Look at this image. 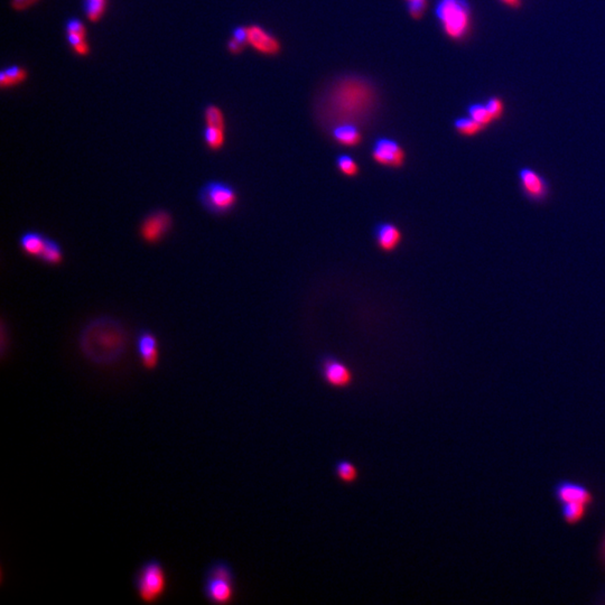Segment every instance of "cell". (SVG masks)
Returning <instances> with one entry per match:
<instances>
[{
	"instance_id": "1",
	"label": "cell",
	"mask_w": 605,
	"mask_h": 605,
	"mask_svg": "<svg viewBox=\"0 0 605 605\" xmlns=\"http://www.w3.org/2000/svg\"><path fill=\"white\" fill-rule=\"evenodd\" d=\"M376 90L370 82L358 77L337 80L322 98L321 116L335 127L358 124L372 112L376 105Z\"/></svg>"
},
{
	"instance_id": "2",
	"label": "cell",
	"mask_w": 605,
	"mask_h": 605,
	"mask_svg": "<svg viewBox=\"0 0 605 605\" xmlns=\"http://www.w3.org/2000/svg\"><path fill=\"white\" fill-rule=\"evenodd\" d=\"M128 335L119 320L99 316L85 324L80 332L79 347L90 362L110 366L118 362L127 350Z\"/></svg>"
},
{
	"instance_id": "3",
	"label": "cell",
	"mask_w": 605,
	"mask_h": 605,
	"mask_svg": "<svg viewBox=\"0 0 605 605\" xmlns=\"http://www.w3.org/2000/svg\"><path fill=\"white\" fill-rule=\"evenodd\" d=\"M134 587L142 602L153 604L161 601L169 589V577L163 564L157 559L142 564L135 574Z\"/></svg>"
},
{
	"instance_id": "4",
	"label": "cell",
	"mask_w": 605,
	"mask_h": 605,
	"mask_svg": "<svg viewBox=\"0 0 605 605\" xmlns=\"http://www.w3.org/2000/svg\"><path fill=\"white\" fill-rule=\"evenodd\" d=\"M436 14L451 38L461 40L465 36L471 24V11L465 0H440Z\"/></svg>"
},
{
	"instance_id": "5",
	"label": "cell",
	"mask_w": 605,
	"mask_h": 605,
	"mask_svg": "<svg viewBox=\"0 0 605 605\" xmlns=\"http://www.w3.org/2000/svg\"><path fill=\"white\" fill-rule=\"evenodd\" d=\"M199 202L204 210L214 216H223L233 210L237 204L238 195L234 187L220 181L206 182L201 186Z\"/></svg>"
},
{
	"instance_id": "6",
	"label": "cell",
	"mask_w": 605,
	"mask_h": 605,
	"mask_svg": "<svg viewBox=\"0 0 605 605\" xmlns=\"http://www.w3.org/2000/svg\"><path fill=\"white\" fill-rule=\"evenodd\" d=\"M519 190L529 202H546L549 199L550 184L546 177L532 167H521L518 171Z\"/></svg>"
},
{
	"instance_id": "7",
	"label": "cell",
	"mask_w": 605,
	"mask_h": 605,
	"mask_svg": "<svg viewBox=\"0 0 605 605\" xmlns=\"http://www.w3.org/2000/svg\"><path fill=\"white\" fill-rule=\"evenodd\" d=\"M173 226L171 214L166 210H154L142 219L140 234L144 241L155 245L165 238Z\"/></svg>"
},
{
	"instance_id": "8",
	"label": "cell",
	"mask_w": 605,
	"mask_h": 605,
	"mask_svg": "<svg viewBox=\"0 0 605 605\" xmlns=\"http://www.w3.org/2000/svg\"><path fill=\"white\" fill-rule=\"evenodd\" d=\"M553 493L556 501L559 505L585 503L591 507L595 500L592 491L585 484L571 481V480H562L557 482L554 487Z\"/></svg>"
},
{
	"instance_id": "9",
	"label": "cell",
	"mask_w": 605,
	"mask_h": 605,
	"mask_svg": "<svg viewBox=\"0 0 605 605\" xmlns=\"http://www.w3.org/2000/svg\"><path fill=\"white\" fill-rule=\"evenodd\" d=\"M321 374L324 382L337 389L349 388L353 382V374L350 369L333 357L323 359L321 363Z\"/></svg>"
},
{
	"instance_id": "10",
	"label": "cell",
	"mask_w": 605,
	"mask_h": 605,
	"mask_svg": "<svg viewBox=\"0 0 605 605\" xmlns=\"http://www.w3.org/2000/svg\"><path fill=\"white\" fill-rule=\"evenodd\" d=\"M204 596L216 604H229L236 596V581L220 577H204Z\"/></svg>"
},
{
	"instance_id": "11",
	"label": "cell",
	"mask_w": 605,
	"mask_h": 605,
	"mask_svg": "<svg viewBox=\"0 0 605 605\" xmlns=\"http://www.w3.org/2000/svg\"><path fill=\"white\" fill-rule=\"evenodd\" d=\"M374 161L390 167H400L405 162L403 148L395 140L382 138L376 142L372 152Z\"/></svg>"
},
{
	"instance_id": "12",
	"label": "cell",
	"mask_w": 605,
	"mask_h": 605,
	"mask_svg": "<svg viewBox=\"0 0 605 605\" xmlns=\"http://www.w3.org/2000/svg\"><path fill=\"white\" fill-rule=\"evenodd\" d=\"M137 351L142 366L147 370H154L159 361V349L157 337L147 330H142L137 337Z\"/></svg>"
},
{
	"instance_id": "13",
	"label": "cell",
	"mask_w": 605,
	"mask_h": 605,
	"mask_svg": "<svg viewBox=\"0 0 605 605\" xmlns=\"http://www.w3.org/2000/svg\"><path fill=\"white\" fill-rule=\"evenodd\" d=\"M66 38L73 52L79 56H89L90 45L87 40V28L80 19H71L65 26Z\"/></svg>"
},
{
	"instance_id": "14",
	"label": "cell",
	"mask_w": 605,
	"mask_h": 605,
	"mask_svg": "<svg viewBox=\"0 0 605 605\" xmlns=\"http://www.w3.org/2000/svg\"><path fill=\"white\" fill-rule=\"evenodd\" d=\"M248 43L256 51L266 56H273L279 51V43L276 37L257 25L248 27Z\"/></svg>"
},
{
	"instance_id": "15",
	"label": "cell",
	"mask_w": 605,
	"mask_h": 605,
	"mask_svg": "<svg viewBox=\"0 0 605 605\" xmlns=\"http://www.w3.org/2000/svg\"><path fill=\"white\" fill-rule=\"evenodd\" d=\"M376 238L378 245L384 251H395L401 240V233L397 226L391 223H382L377 226Z\"/></svg>"
},
{
	"instance_id": "16",
	"label": "cell",
	"mask_w": 605,
	"mask_h": 605,
	"mask_svg": "<svg viewBox=\"0 0 605 605\" xmlns=\"http://www.w3.org/2000/svg\"><path fill=\"white\" fill-rule=\"evenodd\" d=\"M48 237L41 232L27 231L21 236L19 239V246L21 251H24L29 257L40 259L45 245H46Z\"/></svg>"
},
{
	"instance_id": "17",
	"label": "cell",
	"mask_w": 605,
	"mask_h": 605,
	"mask_svg": "<svg viewBox=\"0 0 605 605\" xmlns=\"http://www.w3.org/2000/svg\"><path fill=\"white\" fill-rule=\"evenodd\" d=\"M589 508L585 503H564L561 505L562 518L569 526H577L584 520Z\"/></svg>"
},
{
	"instance_id": "18",
	"label": "cell",
	"mask_w": 605,
	"mask_h": 605,
	"mask_svg": "<svg viewBox=\"0 0 605 605\" xmlns=\"http://www.w3.org/2000/svg\"><path fill=\"white\" fill-rule=\"evenodd\" d=\"M28 72L19 65L9 66L0 72V87L3 89L16 87L26 81Z\"/></svg>"
},
{
	"instance_id": "19",
	"label": "cell",
	"mask_w": 605,
	"mask_h": 605,
	"mask_svg": "<svg viewBox=\"0 0 605 605\" xmlns=\"http://www.w3.org/2000/svg\"><path fill=\"white\" fill-rule=\"evenodd\" d=\"M333 136L344 146H357L361 142V135L354 125L343 124L335 127Z\"/></svg>"
},
{
	"instance_id": "20",
	"label": "cell",
	"mask_w": 605,
	"mask_h": 605,
	"mask_svg": "<svg viewBox=\"0 0 605 605\" xmlns=\"http://www.w3.org/2000/svg\"><path fill=\"white\" fill-rule=\"evenodd\" d=\"M40 261L50 266H58L63 261V251L56 240L48 237Z\"/></svg>"
},
{
	"instance_id": "21",
	"label": "cell",
	"mask_w": 605,
	"mask_h": 605,
	"mask_svg": "<svg viewBox=\"0 0 605 605\" xmlns=\"http://www.w3.org/2000/svg\"><path fill=\"white\" fill-rule=\"evenodd\" d=\"M335 473L340 481L344 484L355 483L359 479V470L351 461H337L335 464Z\"/></svg>"
},
{
	"instance_id": "22",
	"label": "cell",
	"mask_w": 605,
	"mask_h": 605,
	"mask_svg": "<svg viewBox=\"0 0 605 605\" xmlns=\"http://www.w3.org/2000/svg\"><path fill=\"white\" fill-rule=\"evenodd\" d=\"M108 0H85V11L88 21L93 24L99 23L105 16Z\"/></svg>"
},
{
	"instance_id": "23",
	"label": "cell",
	"mask_w": 605,
	"mask_h": 605,
	"mask_svg": "<svg viewBox=\"0 0 605 605\" xmlns=\"http://www.w3.org/2000/svg\"><path fill=\"white\" fill-rule=\"evenodd\" d=\"M204 140L209 149L219 150L223 147L226 142V130L216 127L206 126L204 128Z\"/></svg>"
},
{
	"instance_id": "24",
	"label": "cell",
	"mask_w": 605,
	"mask_h": 605,
	"mask_svg": "<svg viewBox=\"0 0 605 605\" xmlns=\"http://www.w3.org/2000/svg\"><path fill=\"white\" fill-rule=\"evenodd\" d=\"M454 127L461 135L468 136V137H472V136L480 134L485 128L470 116L456 119Z\"/></svg>"
},
{
	"instance_id": "25",
	"label": "cell",
	"mask_w": 605,
	"mask_h": 605,
	"mask_svg": "<svg viewBox=\"0 0 605 605\" xmlns=\"http://www.w3.org/2000/svg\"><path fill=\"white\" fill-rule=\"evenodd\" d=\"M468 116L484 127H487L488 125L491 124L495 120L493 115L488 110L485 103L484 105L483 103H473V105H470L468 107Z\"/></svg>"
},
{
	"instance_id": "26",
	"label": "cell",
	"mask_w": 605,
	"mask_h": 605,
	"mask_svg": "<svg viewBox=\"0 0 605 605\" xmlns=\"http://www.w3.org/2000/svg\"><path fill=\"white\" fill-rule=\"evenodd\" d=\"M204 121L206 126L216 127L226 130V119L223 112L218 105H209L204 111Z\"/></svg>"
},
{
	"instance_id": "27",
	"label": "cell",
	"mask_w": 605,
	"mask_h": 605,
	"mask_svg": "<svg viewBox=\"0 0 605 605\" xmlns=\"http://www.w3.org/2000/svg\"><path fill=\"white\" fill-rule=\"evenodd\" d=\"M337 167L345 177H355L358 174V165L351 156L341 155L337 158Z\"/></svg>"
},
{
	"instance_id": "28",
	"label": "cell",
	"mask_w": 605,
	"mask_h": 605,
	"mask_svg": "<svg viewBox=\"0 0 605 605\" xmlns=\"http://www.w3.org/2000/svg\"><path fill=\"white\" fill-rule=\"evenodd\" d=\"M408 11L414 19H419L423 16L424 11L426 9L427 0H407Z\"/></svg>"
},
{
	"instance_id": "29",
	"label": "cell",
	"mask_w": 605,
	"mask_h": 605,
	"mask_svg": "<svg viewBox=\"0 0 605 605\" xmlns=\"http://www.w3.org/2000/svg\"><path fill=\"white\" fill-rule=\"evenodd\" d=\"M485 105H487L488 110L493 115L495 120V119L500 118L503 111V101L500 99H498V98H490Z\"/></svg>"
},
{
	"instance_id": "30",
	"label": "cell",
	"mask_w": 605,
	"mask_h": 605,
	"mask_svg": "<svg viewBox=\"0 0 605 605\" xmlns=\"http://www.w3.org/2000/svg\"><path fill=\"white\" fill-rule=\"evenodd\" d=\"M40 0H11V9L16 11H25L36 5Z\"/></svg>"
},
{
	"instance_id": "31",
	"label": "cell",
	"mask_w": 605,
	"mask_h": 605,
	"mask_svg": "<svg viewBox=\"0 0 605 605\" xmlns=\"http://www.w3.org/2000/svg\"><path fill=\"white\" fill-rule=\"evenodd\" d=\"M245 46V43L240 42V41L236 40L233 37H231L229 42H228V50L232 54H239V53L243 51Z\"/></svg>"
},
{
	"instance_id": "32",
	"label": "cell",
	"mask_w": 605,
	"mask_h": 605,
	"mask_svg": "<svg viewBox=\"0 0 605 605\" xmlns=\"http://www.w3.org/2000/svg\"><path fill=\"white\" fill-rule=\"evenodd\" d=\"M232 37H233V38H236V40L240 41V42L245 43V44H247L248 27H237V28L234 29L233 34H232Z\"/></svg>"
},
{
	"instance_id": "33",
	"label": "cell",
	"mask_w": 605,
	"mask_h": 605,
	"mask_svg": "<svg viewBox=\"0 0 605 605\" xmlns=\"http://www.w3.org/2000/svg\"><path fill=\"white\" fill-rule=\"evenodd\" d=\"M505 5L511 6V7H517L520 4V0H501Z\"/></svg>"
},
{
	"instance_id": "34",
	"label": "cell",
	"mask_w": 605,
	"mask_h": 605,
	"mask_svg": "<svg viewBox=\"0 0 605 605\" xmlns=\"http://www.w3.org/2000/svg\"><path fill=\"white\" fill-rule=\"evenodd\" d=\"M601 554H602L603 562L605 563V536L603 538L602 547H601Z\"/></svg>"
}]
</instances>
